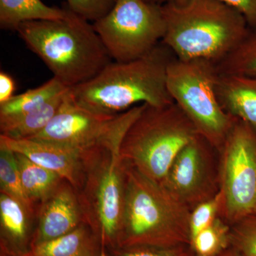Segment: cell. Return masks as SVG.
<instances>
[{
	"label": "cell",
	"instance_id": "6da1fadb",
	"mask_svg": "<svg viewBox=\"0 0 256 256\" xmlns=\"http://www.w3.org/2000/svg\"><path fill=\"white\" fill-rule=\"evenodd\" d=\"M162 10L166 24L162 43L184 62L218 64L250 31L244 16L220 0H168Z\"/></svg>",
	"mask_w": 256,
	"mask_h": 256
},
{
	"label": "cell",
	"instance_id": "7a4b0ae2",
	"mask_svg": "<svg viewBox=\"0 0 256 256\" xmlns=\"http://www.w3.org/2000/svg\"><path fill=\"white\" fill-rule=\"evenodd\" d=\"M173 52L162 43L148 54L126 62H110L90 80L70 88L79 106L104 114H117L138 102L154 106L173 104L166 74Z\"/></svg>",
	"mask_w": 256,
	"mask_h": 256
},
{
	"label": "cell",
	"instance_id": "3957f363",
	"mask_svg": "<svg viewBox=\"0 0 256 256\" xmlns=\"http://www.w3.org/2000/svg\"><path fill=\"white\" fill-rule=\"evenodd\" d=\"M88 22L69 9L66 18L26 22L16 32L54 77L72 88L95 77L112 60Z\"/></svg>",
	"mask_w": 256,
	"mask_h": 256
},
{
	"label": "cell",
	"instance_id": "277c9868",
	"mask_svg": "<svg viewBox=\"0 0 256 256\" xmlns=\"http://www.w3.org/2000/svg\"><path fill=\"white\" fill-rule=\"evenodd\" d=\"M124 163V208L116 248L190 246L191 210L161 184Z\"/></svg>",
	"mask_w": 256,
	"mask_h": 256
},
{
	"label": "cell",
	"instance_id": "5b68a950",
	"mask_svg": "<svg viewBox=\"0 0 256 256\" xmlns=\"http://www.w3.org/2000/svg\"><path fill=\"white\" fill-rule=\"evenodd\" d=\"M124 134L82 151V173L76 190L84 222L100 244L116 248L124 212L126 163Z\"/></svg>",
	"mask_w": 256,
	"mask_h": 256
},
{
	"label": "cell",
	"instance_id": "8992f818",
	"mask_svg": "<svg viewBox=\"0 0 256 256\" xmlns=\"http://www.w3.org/2000/svg\"><path fill=\"white\" fill-rule=\"evenodd\" d=\"M198 134L174 102L164 106L144 104L124 136L121 156L127 164L162 184L180 152Z\"/></svg>",
	"mask_w": 256,
	"mask_h": 256
},
{
	"label": "cell",
	"instance_id": "52a82bcc",
	"mask_svg": "<svg viewBox=\"0 0 256 256\" xmlns=\"http://www.w3.org/2000/svg\"><path fill=\"white\" fill-rule=\"evenodd\" d=\"M216 64L208 60L170 62L166 86L175 104L194 124L197 131L220 151L236 118L222 108L216 92Z\"/></svg>",
	"mask_w": 256,
	"mask_h": 256
},
{
	"label": "cell",
	"instance_id": "ba28073f",
	"mask_svg": "<svg viewBox=\"0 0 256 256\" xmlns=\"http://www.w3.org/2000/svg\"><path fill=\"white\" fill-rule=\"evenodd\" d=\"M218 153L220 217L232 226L256 214V131L236 119Z\"/></svg>",
	"mask_w": 256,
	"mask_h": 256
},
{
	"label": "cell",
	"instance_id": "9c48e42d",
	"mask_svg": "<svg viewBox=\"0 0 256 256\" xmlns=\"http://www.w3.org/2000/svg\"><path fill=\"white\" fill-rule=\"evenodd\" d=\"M92 26L116 62L148 54L166 32L162 5L144 0H117L110 12Z\"/></svg>",
	"mask_w": 256,
	"mask_h": 256
},
{
	"label": "cell",
	"instance_id": "30bf717a",
	"mask_svg": "<svg viewBox=\"0 0 256 256\" xmlns=\"http://www.w3.org/2000/svg\"><path fill=\"white\" fill-rule=\"evenodd\" d=\"M143 108L144 104L117 114H98L77 104L69 88L53 119L31 138L85 150L127 132Z\"/></svg>",
	"mask_w": 256,
	"mask_h": 256
},
{
	"label": "cell",
	"instance_id": "8fae6325",
	"mask_svg": "<svg viewBox=\"0 0 256 256\" xmlns=\"http://www.w3.org/2000/svg\"><path fill=\"white\" fill-rule=\"evenodd\" d=\"M218 151L201 134L180 152L161 184L190 210L220 192Z\"/></svg>",
	"mask_w": 256,
	"mask_h": 256
},
{
	"label": "cell",
	"instance_id": "7c38bea8",
	"mask_svg": "<svg viewBox=\"0 0 256 256\" xmlns=\"http://www.w3.org/2000/svg\"><path fill=\"white\" fill-rule=\"evenodd\" d=\"M0 146L20 153L56 173L68 182L75 191L78 188L82 172V151L42 140L12 139L3 134H0Z\"/></svg>",
	"mask_w": 256,
	"mask_h": 256
},
{
	"label": "cell",
	"instance_id": "4fadbf2b",
	"mask_svg": "<svg viewBox=\"0 0 256 256\" xmlns=\"http://www.w3.org/2000/svg\"><path fill=\"white\" fill-rule=\"evenodd\" d=\"M36 220L31 246L66 235L84 223L76 193L68 182L64 180L40 205Z\"/></svg>",
	"mask_w": 256,
	"mask_h": 256
},
{
	"label": "cell",
	"instance_id": "5bb4252c",
	"mask_svg": "<svg viewBox=\"0 0 256 256\" xmlns=\"http://www.w3.org/2000/svg\"><path fill=\"white\" fill-rule=\"evenodd\" d=\"M216 92L226 114L256 131V76L218 74Z\"/></svg>",
	"mask_w": 256,
	"mask_h": 256
},
{
	"label": "cell",
	"instance_id": "9a60e30c",
	"mask_svg": "<svg viewBox=\"0 0 256 256\" xmlns=\"http://www.w3.org/2000/svg\"><path fill=\"white\" fill-rule=\"evenodd\" d=\"M34 218L20 202L0 193L1 250L13 254L28 252L30 230Z\"/></svg>",
	"mask_w": 256,
	"mask_h": 256
},
{
	"label": "cell",
	"instance_id": "2e32d148",
	"mask_svg": "<svg viewBox=\"0 0 256 256\" xmlns=\"http://www.w3.org/2000/svg\"><path fill=\"white\" fill-rule=\"evenodd\" d=\"M100 240L92 229L82 223L70 232L53 240L34 244L30 256H99Z\"/></svg>",
	"mask_w": 256,
	"mask_h": 256
},
{
	"label": "cell",
	"instance_id": "e0dca14e",
	"mask_svg": "<svg viewBox=\"0 0 256 256\" xmlns=\"http://www.w3.org/2000/svg\"><path fill=\"white\" fill-rule=\"evenodd\" d=\"M68 12L67 5L60 9L48 6L42 0H0V28L18 31L26 22L62 20Z\"/></svg>",
	"mask_w": 256,
	"mask_h": 256
},
{
	"label": "cell",
	"instance_id": "ac0fdd59",
	"mask_svg": "<svg viewBox=\"0 0 256 256\" xmlns=\"http://www.w3.org/2000/svg\"><path fill=\"white\" fill-rule=\"evenodd\" d=\"M14 154L24 191L38 210L40 205L56 191L64 180L56 173L34 162L26 156L18 152Z\"/></svg>",
	"mask_w": 256,
	"mask_h": 256
},
{
	"label": "cell",
	"instance_id": "d6986e66",
	"mask_svg": "<svg viewBox=\"0 0 256 256\" xmlns=\"http://www.w3.org/2000/svg\"><path fill=\"white\" fill-rule=\"evenodd\" d=\"M69 88H70L66 86L58 79L53 77L41 86L14 96L0 105V122L22 117L56 96L67 92Z\"/></svg>",
	"mask_w": 256,
	"mask_h": 256
},
{
	"label": "cell",
	"instance_id": "ffe728a7",
	"mask_svg": "<svg viewBox=\"0 0 256 256\" xmlns=\"http://www.w3.org/2000/svg\"><path fill=\"white\" fill-rule=\"evenodd\" d=\"M68 90L56 96L22 117L0 122L1 134L12 139H26L36 136L44 129L54 117Z\"/></svg>",
	"mask_w": 256,
	"mask_h": 256
},
{
	"label": "cell",
	"instance_id": "44dd1931",
	"mask_svg": "<svg viewBox=\"0 0 256 256\" xmlns=\"http://www.w3.org/2000/svg\"><path fill=\"white\" fill-rule=\"evenodd\" d=\"M218 74L256 76V30L246 36L224 60L216 64Z\"/></svg>",
	"mask_w": 256,
	"mask_h": 256
},
{
	"label": "cell",
	"instance_id": "7402d4cb",
	"mask_svg": "<svg viewBox=\"0 0 256 256\" xmlns=\"http://www.w3.org/2000/svg\"><path fill=\"white\" fill-rule=\"evenodd\" d=\"M0 193L20 202L36 218L38 208L24 191L14 152L3 146H0Z\"/></svg>",
	"mask_w": 256,
	"mask_h": 256
},
{
	"label": "cell",
	"instance_id": "603a6c76",
	"mask_svg": "<svg viewBox=\"0 0 256 256\" xmlns=\"http://www.w3.org/2000/svg\"><path fill=\"white\" fill-rule=\"evenodd\" d=\"M230 226L220 216L192 239L193 256H220L230 247Z\"/></svg>",
	"mask_w": 256,
	"mask_h": 256
},
{
	"label": "cell",
	"instance_id": "cb8c5ba5",
	"mask_svg": "<svg viewBox=\"0 0 256 256\" xmlns=\"http://www.w3.org/2000/svg\"><path fill=\"white\" fill-rule=\"evenodd\" d=\"M230 247L244 256H256V214L230 226Z\"/></svg>",
	"mask_w": 256,
	"mask_h": 256
},
{
	"label": "cell",
	"instance_id": "d4e9b609",
	"mask_svg": "<svg viewBox=\"0 0 256 256\" xmlns=\"http://www.w3.org/2000/svg\"><path fill=\"white\" fill-rule=\"evenodd\" d=\"M222 206L223 195L220 191L213 198L202 202L192 208L190 218L191 242L195 236L220 216Z\"/></svg>",
	"mask_w": 256,
	"mask_h": 256
},
{
	"label": "cell",
	"instance_id": "484cf974",
	"mask_svg": "<svg viewBox=\"0 0 256 256\" xmlns=\"http://www.w3.org/2000/svg\"><path fill=\"white\" fill-rule=\"evenodd\" d=\"M114 256H193L190 245L174 246H133L112 249Z\"/></svg>",
	"mask_w": 256,
	"mask_h": 256
},
{
	"label": "cell",
	"instance_id": "4316f807",
	"mask_svg": "<svg viewBox=\"0 0 256 256\" xmlns=\"http://www.w3.org/2000/svg\"><path fill=\"white\" fill-rule=\"evenodd\" d=\"M117 0H66L67 6L78 16L94 22L108 14Z\"/></svg>",
	"mask_w": 256,
	"mask_h": 256
},
{
	"label": "cell",
	"instance_id": "83f0119b",
	"mask_svg": "<svg viewBox=\"0 0 256 256\" xmlns=\"http://www.w3.org/2000/svg\"><path fill=\"white\" fill-rule=\"evenodd\" d=\"M236 10L246 20L249 28L256 30V0H220Z\"/></svg>",
	"mask_w": 256,
	"mask_h": 256
},
{
	"label": "cell",
	"instance_id": "f1b7e54d",
	"mask_svg": "<svg viewBox=\"0 0 256 256\" xmlns=\"http://www.w3.org/2000/svg\"><path fill=\"white\" fill-rule=\"evenodd\" d=\"M15 82L12 77L6 72H0V105L14 96Z\"/></svg>",
	"mask_w": 256,
	"mask_h": 256
},
{
	"label": "cell",
	"instance_id": "f546056e",
	"mask_svg": "<svg viewBox=\"0 0 256 256\" xmlns=\"http://www.w3.org/2000/svg\"><path fill=\"white\" fill-rule=\"evenodd\" d=\"M220 256H242L240 252H239L238 250L234 249V248L230 247L228 250H226Z\"/></svg>",
	"mask_w": 256,
	"mask_h": 256
},
{
	"label": "cell",
	"instance_id": "4dcf8cb0",
	"mask_svg": "<svg viewBox=\"0 0 256 256\" xmlns=\"http://www.w3.org/2000/svg\"><path fill=\"white\" fill-rule=\"evenodd\" d=\"M1 256H30L28 252L26 254H13V252H10L1 250Z\"/></svg>",
	"mask_w": 256,
	"mask_h": 256
},
{
	"label": "cell",
	"instance_id": "1f68e13d",
	"mask_svg": "<svg viewBox=\"0 0 256 256\" xmlns=\"http://www.w3.org/2000/svg\"><path fill=\"white\" fill-rule=\"evenodd\" d=\"M146 2L153 3V4L162 5L166 2L168 0H144Z\"/></svg>",
	"mask_w": 256,
	"mask_h": 256
},
{
	"label": "cell",
	"instance_id": "d6a6232c",
	"mask_svg": "<svg viewBox=\"0 0 256 256\" xmlns=\"http://www.w3.org/2000/svg\"><path fill=\"white\" fill-rule=\"evenodd\" d=\"M106 246L100 244V252L99 256H108L107 252H106Z\"/></svg>",
	"mask_w": 256,
	"mask_h": 256
}]
</instances>
